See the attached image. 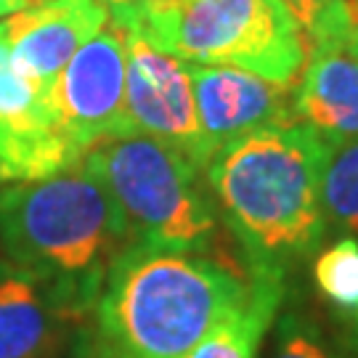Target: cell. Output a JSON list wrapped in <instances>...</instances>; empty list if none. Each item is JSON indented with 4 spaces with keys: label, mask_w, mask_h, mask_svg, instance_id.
Segmentation results:
<instances>
[{
    "label": "cell",
    "mask_w": 358,
    "mask_h": 358,
    "mask_svg": "<svg viewBox=\"0 0 358 358\" xmlns=\"http://www.w3.org/2000/svg\"><path fill=\"white\" fill-rule=\"evenodd\" d=\"M252 284L226 250L180 252L128 244L90 310L83 358H186Z\"/></svg>",
    "instance_id": "1"
},
{
    "label": "cell",
    "mask_w": 358,
    "mask_h": 358,
    "mask_svg": "<svg viewBox=\"0 0 358 358\" xmlns=\"http://www.w3.org/2000/svg\"><path fill=\"white\" fill-rule=\"evenodd\" d=\"M327 143L300 122L247 133L205 167L220 220L250 271L289 273L327 236L321 167Z\"/></svg>",
    "instance_id": "2"
},
{
    "label": "cell",
    "mask_w": 358,
    "mask_h": 358,
    "mask_svg": "<svg viewBox=\"0 0 358 358\" xmlns=\"http://www.w3.org/2000/svg\"><path fill=\"white\" fill-rule=\"evenodd\" d=\"M130 244L112 194L83 167L0 183V247L8 263L38 273L83 319Z\"/></svg>",
    "instance_id": "3"
},
{
    "label": "cell",
    "mask_w": 358,
    "mask_h": 358,
    "mask_svg": "<svg viewBox=\"0 0 358 358\" xmlns=\"http://www.w3.org/2000/svg\"><path fill=\"white\" fill-rule=\"evenodd\" d=\"M109 19L186 64L234 66L284 88L297 85L310 51L279 0H141Z\"/></svg>",
    "instance_id": "4"
},
{
    "label": "cell",
    "mask_w": 358,
    "mask_h": 358,
    "mask_svg": "<svg viewBox=\"0 0 358 358\" xmlns=\"http://www.w3.org/2000/svg\"><path fill=\"white\" fill-rule=\"evenodd\" d=\"M83 167L112 194L130 244L180 252H213L220 244V213L205 170L146 133L103 138Z\"/></svg>",
    "instance_id": "5"
},
{
    "label": "cell",
    "mask_w": 358,
    "mask_h": 358,
    "mask_svg": "<svg viewBox=\"0 0 358 358\" xmlns=\"http://www.w3.org/2000/svg\"><path fill=\"white\" fill-rule=\"evenodd\" d=\"M117 27L125 32L128 51L125 112L130 133H146L205 170L213 152L199 125L189 64L159 51L136 27Z\"/></svg>",
    "instance_id": "6"
},
{
    "label": "cell",
    "mask_w": 358,
    "mask_h": 358,
    "mask_svg": "<svg viewBox=\"0 0 358 358\" xmlns=\"http://www.w3.org/2000/svg\"><path fill=\"white\" fill-rule=\"evenodd\" d=\"M125 72V32L109 19V24L90 38L56 77L51 103L66 138L83 157L103 138L130 133Z\"/></svg>",
    "instance_id": "7"
},
{
    "label": "cell",
    "mask_w": 358,
    "mask_h": 358,
    "mask_svg": "<svg viewBox=\"0 0 358 358\" xmlns=\"http://www.w3.org/2000/svg\"><path fill=\"white\" fill-rule=\"evenodd\" d=\"M0 183L38 180L83 162L56 117L51 93L22 72L0 35Z\"/></svg>",
    "instance_id": "8"
},
{
    "label": "cell",
    "mask_w": 358,
    "mask_h": 358,
    "mask_svg": "<svg viewBox=\"0 0 358 358\" xmlns=\"http://www.w3.org/2000/svg\"><path fill=\"white\" fill-rule=\"evenodd\" d=\"M189 72L199 125L213 154L247 133L297 122L292 88L234 66L189 64Z\"/></svg>",
    "instance_id": "9"
},
{
    "label": "cell",
    "mask_w": 358,
    "mask_h": 358,
    "mask_svg": "<svg viewBox=\"0 0 358 358\" xmlns=\"http://www.w3.org/2000/svg\"><path fill=\"white\" fill-rule=\"evenodd\" d=\"M109 24L99 0H43L0 22L13 62L51 93L56 77L90 38Z\"/></svg>",
    "instance_id": "10"
},
{
    "label": "cell",
    "mask_w": 358,
    "mask_h": 358,
    "mask_svg": "<svg viewBox=\"0 0 358 358\" xmlns=\"http://www.w3.org/2000/svg\"><path fill=\"white\" fill-rule=\"evenodd\" d=\"M83 321L45 279L13 263L0 266V358H56Z\"/></svg>",
    "instance_id": "11"
},
{
    "label": "cell",
    "mask_w": 358,
    "mask_h": 358,
    "mask_svg": "<svg viewBox=\"0 0 358 358\" xmlns=\"http://www.w3.org/2000/svg\"><path fill=\"white\" fill-rule=\"evenodd\" d=\"M292 88L294 120L324 143L358 138V51L350 43L310 48Z\"/></svg>",
    "instance_id": "12"
},
{
    "label": "cell",
    "mask_w": 358,
    "mask_h": 358,
    "mask_svg": "<svg viewBox=\"0 0 358 358\" xmlns=\"http://www.w3.org/2000/svg\"><path fill=\"white\" fill-rule=\"evenodd\" d=\"M252 284L239 306H234L199 340L186 358H257L263 337L287 297V276L271 271H250Z\"/></svg>",
    "instance_id": "13"
},
{
    "label": "cell",
    "mask_w": 358,
    "mask_h": 358,
    "mask_svg": "<svg viewBox=\"0 0 358 358\" xmlns=\"http://www.w3.org/2000/svg\"><path fill=\"white\" fill-rule=\"evenodd\" d=\"M321 205L329 226L358 236V138L327 143L321 167Z\"/></svg>",
    "instance_id": "14"
},
{
    "label": "cell",
    "mask_w": 358,
    "mask_h": 358,
    "mask_svg": "<svg viewBox=\"0 0 358 358\" xmlns=\"http://www.w3.org/2000/svg\"><path fill=\"white\" fill-rule=\"evenodd\" d=\"M313 282L343 319L358 313V236L345 234L313 257Z\"/></svg>",
    "instance_id": "15"
},
{
    "label": "cell",
    "mask_w": 358,
    "mask_h": 358,
    "mask_svg": "<svg viewBox=\"0 0 358 358\" xmlns=\"http://www.w3.org/2000/svg\"><path fill=\"white\" fill-rule=\"evenodd\" d=\"M294 16L308 48L345 43L353 35V13L350 0H279Z\"/></svg>",
    "instance_id": "16"
},
{
    "label": "cell",
    "mask_w": 358,
    "mask_h": 358,
    "mask_svg": "<svg viewBox=\"0 0 358 358\" xmlns=\"http://www.w3.org/2000/svg\"><path fill=\"white\" fill-rule=\"evenodd\" d=\"M273 358H353L337 337L327 334L316 319L306 313H284L276 329Z\"/></svg>",
    "instance_id": "17"
},
{
    "label": "cell",
    "mask_w": 358,
    "mask_h": 358,
    "mask_svg": "<svg viewBox=\"0 0 358 358\" xmlns=\"http://www.w3.org/2000/svg\"><path fill=\"white\" fill-rule=\"evenodd\" d=\"M345 321V332H343V345H345V350L350 353L353 358H358V313H353V316H348Z\"/></svg>",
    "instance_id": "18"
},
{
    "label": "cell",
    "mask_w": 358,
    "mask_h": 358,
    "mask_svg": "<svg viewBox=\"0 0 358 358\" xmlns=\"http://www.w3.org/2000/svg\"><path fill=\"white\" fill-rule=\"evenodd\" d=\"M38 3H43V0H0V19H6L16 11H24V8H32Z\"/></svg>",
    "instance_id": "19"
},
{
    "label": "cell",
    "mask_w": 358,
    "mask_h": 358,
    "mask_svg": "<svg viewBox=\"0 0 358 358\" xmlns=\"http://www.w3.org/2000/svg\"><path fill=\"white\" fill-rule=\"evenodd\" d=\"M99 3H103V6H106L109 16H120V13L133 11V8H136L141 0H99Z\"/></svg>",
    "instance_id": "20"
},
{
    "label": "cell",
    "mask_w": 358,
    "mask_h": 358,
    "mask_svg": "<svg viewBox=\"0 0 358 358\" xmlns=\"http://www.w3.org/2000/svg\"><path fill=\"white\" fill-rule=\"evenodd\" d=\"M0 162H3V141H0Z\"/></svg>",
    "instance_id": "21"
}]
</instances>
